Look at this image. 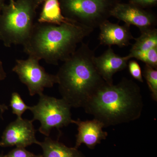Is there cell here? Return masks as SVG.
Wrapping results in <instances>:
<instances>
[{"label": "cell", "instance_id": "cell-1", "mask_svg": "<svg viewBox=\"0 0 157 157\" xmlns=\"http://www.w3.org/2000/svg\"><path fill=\"white\" fill-rule=\"evenodd\" d=\"M143 101L138 85L124 78L118 84L107 83L97 91L84 109L104 127L127 123L138 119Z\"/></svg>", "mask_w": 157, "mask_h": 157}, {"label": "cell", "instance_id": "cell-2", "mask_svg": "<svg viewBox=\"0 0 157 157\" xmlns=\"http://www.w3.org/2000/svg\"><path fill=\"white\" fill-rule=\"evenodd\" d=\"M94 30L72 21L61 25L35 23L23 45L24 51L29 57L58 65L69 59Z\"/></svg>", "mask_w": 157, "mask_h": 157}, {"label": "cell", "instance_id": "cell-3", "mask_svg": "<svg viewBox=\"0 0 157 157\" xmlns=\"http://www.w3.org/2000/svg\"><path fill=\"white\" fill-rule=\"evenodd\" d=\"M94 52L81 42L56 74L62 99L72 107L84 108L91 98L106 83L95 65Z\"/></svg>", "mask_w": 157, "mask_h": 157}, {"label": "cell", "instance_id": "cell-4", "mask_svg": "<svg viewBox=\"0 0 157 157\" xmlns=\"http://www.w3.org/2000/svg\"><path fill=\"white\" fill-rule=\"evenodd\" d=\"M35 2L17 0L4 6L0 13V40L7 47L23 45L33 28Z\"/></svg>", "mask_w": 157, "mask_h": 157}, {"label": "cell", "instance_id": "cell-5", "mask_svg": "<svg viewBox=\"0 0 157 157\" xmlns=\"http://www.w3.org/2000/svg\"><path fill=\"white\" fill-rule=\"evenodd\" d=\"M60 5L65 18L93 29L108 21L113 9L109 0H62Z\"/></svg>", "mask_w": 157, "mask_h": 157}, {"label": "cell", "instance_id": "cell-6", "mask_svg": "<svg viewBox=\"0 0 157 157\" xmlns=\"http://www.w3.org/2000/svg\"><path fill=\"white\" fill-rule=\"evenodd\" d=\"M39 102L30 107L33 118L32 121L41 123L39 131L42 135L49 137L51 131L59 129L72 124L71 107L63 99H57L44 94L39 95Z\"/></svg>", "mask_w": 157, "mask_h": 157}, {"label": "cell", "instance_id": "cell-7", "mask_svg": "<svg viewBox=\"0 0 157 157\" xmlns=\"http://www.w3.org/2000/svg\"><path fill=\"white\" fill-rule=\"evenodd\" d=\"M39 62L31 57L26 59H17L12 69L20 81L26 86L31 96L43 94L45 88L52 87L58 82L56 75L47 73Z\"/></svg>", "mask_w": 157, "mask_h": 157}, {"label": "cell", "instance_id": "cell-8", "mask_svg": "<svg viewBox=\"0 0 157 157\" xmlns=\"http://www.w3.org/2000/svg\"><path fill=\"white\" fill-rule=\"evenodd\" d=\"M32 120L17 118L10 123L3 132L0 146L2 147L16 146L25 147L32 144H39L36 137V130Z\"/></svg>", "mask_w": 157, "mask_h": 157}, {"label": "cell", "instance_id": "cell-9", "mask_svg": "<svg viewBox=\"0 0 157 157\" xmlns=\"http://www.w3.org/2000/svg\"><path fill=\"white\" fill-rule=\"evenodd\" d=\"M111 16L125 22V24L136 26L140 31L154 28L155 18L133 4L117 3L111 11Z\"/></svg>", "mask_w": 157, "mask_h": 157}, {"label": "cell", "instance_id": "cell-10", "mask_svg": "<svg viewBox=\"0 0 157 157\" xmlns=\"http://www.w3.org/2000/svg\"><path fill=\"white\" fill-rule=\"evenodd\" d=\"M130 59L128 56L122 57L116 54L111 46L109 47L103 54L95 57V65L97 71L107 84H113V75L124 70Z\"/></svg>", "mask_w": 157, "mask_h": 157}, {"label": "cell", "instance_id": "cell-11", "mask_svg": "<svg viewBox=\"0 0 157 157\" xmlns=\"http://www.w3.org/2000/svg\"><path fill=\"white\" fill-rule=\"evenodd\" d=\"M72 123L77 126L78 133L76 135V145L74 147L78 149L82 144L88 148L93 149L101 141L106 139L107 132L103 130L104 124L98 120L82 121L72 120Z\"/></svg>", "mask_w": 157, "mask_h": 157}, {"label": "cell", "instance_id": "cell-12", "mask_svg": "<svg viewBox=\"0 0 157 157\" xmlns=\"http://www.w3.org/2000/svg\"><path fill=\"white\" fill-rule=\"evenodd\" d=\"M99 28V39L101 45H108L109 47L116 45L123 47L130 45V41L135 39L130 31V26L127 24L120 25L107 21Z\"/></svg>", "mask_w": 157, "mask_h": 157}, {"label": "cell", "instance_id": "cell-13", "mask_svg": "<svg viewBox=\"0 0 157 157\" xmlns=\"http://www.w3.org/2000/svg\"><path fill=\"white\" fill-rule=\"evenodd\" d=\"M140 36L134 39L135 43L128 56L130 59L135 58L144 63L147 52L157 46V30L154 28L140 31Z\"/></svg>", "mask_w": 157, "mask_h": 157}, {"label": "cell", "instance_id": "cell-14", "mask_svg": "<svg viewBox=\"0 0 157 157\" xmlns=\"http://www.w3.org/2000/svg\"><path fill=\"white\" fill-rule=\"evenodd\" d=\"M38 145L42 147V157H84L78 149L68 147L48 137H45L43 142H39Z\"/></svg>", "mask_w": 157, "mask_h": 157}, {"label": "cell", "instance_id": "cell-15", "mask_svg": "<svg viewBox=\"0 0 157 157\" xmlns=\"http://www.w3.org/2000/svg\"><path fill=\"white\" fill-rule=\"evenodd\" d=\"M69 21L62 14L59 0H45L38 22L61 25Z\"/></svg>", "mask_w": 157, "mask_h": 157}, {"label": "cell", "instance_id": "cell-16", "mask_svg": "<svg viewBox=\"0 0 157 157\" xmlns=\"http://www.w3.org/2000/svg\"><path fill=\"white\" fill-rule=\"evenodd\" d=\"M146 79L149 89L151 93L152 98L157 101V69L145 64L142 73Z\"/></svg>", "mask_w": 157, "mask_h": 157}, {"label": "cell", "instance_id": "cell-17", "mask_svg": "<svg viewBox=\"0 0 157 157\" xmlns=\"http://www.w3.org/2000/svg\"><path fill=\"white\" fill-rule=\"evenodd\" d=\"M10 106L12 109V113L17 115V118L22 117L24 113L27 110H29L30 107L27 105L17 92L13 93L11 94Z\"/></svg>", "mask_w": 157, "mask_h": 157}, {"label": "cell", "instance_id": "cell-18", "mask_svg": "<svg viewBox=\"0 0 157 157\" xmlns=\"http://www.w3.org/2000/svg\"><path fill=\"white\" fill-rule=\"evenodd\" d=\"M4 157H42V155H36L29 151L25 147H16Z\"/></svg>", "mask_w": 157, "mask_h": 157}, {"label": "cell", "instance_id": "cell-19", "mask_svg": "<svg viewBox=\"0 0 157 157\" xmlns=\"http://www.w3.org/2000/svg\"><path fill=\"white\" fill-rule=\"evenodd\" d=\"M129 72L133 78L141 82H144L142 71L140 65L137 61L131 60L129 62Z\"/></svg>", "mask_w": 157, "mask_h": 157}, {"label": "cell", "instance_id": "cell-20", "mask_svg": "<svg viewBox=\"0 0 157 157\" xmlns=\"http://www.w3.org/2000/svg\"><path fill=\"white\" fill-rule=\"evenodd\" d=\"M144 63L152 67L157 68V46L151 48L147 52Z\"/></svg>", "mask_w": 157, "mask_h": 157}, {"label": "cell", "instance_id": "cell-21", "mask_svg": "<svg viewBox=\"0 0 157 157\" xmlns=\"http://www.w3.org/2000/svg\"><path fill=\"white\" fill-rule=\"evenodd\" d=\"M132 4L135 6H140L145 7L152 6L156 4L157 0H131Z\"/></svg>", "mask_w": 157, "mask_h": 157}, {"label": "cell", "instance_id": "cell-22", "mask_svg": "<svg viewBox=\"0 0 157 157\" xmlns=\"http://www.w3.org/2000/svg\"><path fill=\"white\" fill-rule=\"evenodd\" d=\"M6 77H7V74L4 70L2 62L0 59V81L4 80Z\"/></svg>", "mask_w": 157, "mask_h": 157}, {"label": "cell", "instance_id": "cell-23", "mask_svg": "<svg viewBox=\"0 0 157 157\" xmlns=\"http://www.w3.org/2000/svg\"><path fill=\"white\" fill-rule=\"evenodd\" d=\"M9 109V108L6 104H0V112L1 114L2 115L3 113H4L6 110Z\"/></svg>", "mask_w": 157, "mask_h": 157}, {"label": "cell", "instance_id": "cell-24", "mask_svg": "<svg viewBox=\"0 0 157 157\" xmlns=\"http://www.w3.org/2000/svg\"><path fill=\"white\" fill-rule=\"evenodd\" d=\"M4 6L3 5V0H0V13L4 8Z\"/></svg>", "mask_w": 157, "mask_h": 157}, {"label": "cell", "instance_id": "cell-25", "mask_svg": "<svg viewBox=\"0 0 157 157\" xmlns=\"http://www.w3.org/2000/svg\"><path fill=\"white\" fill-rule=\"evenodd\" d=\"M44 1H45V0H37V2H38V4H39V3L42 2Z\"/></svg>", "mask_w": 157, "mask_h": 157}, {"label": "cell", "instance_id": "cell-26", "mask_svg": "<svg viewBox=\"0 0 157 157\" xmlns=\"http://www.w3.org/2000/svg\"><path fill=\"white\" fill-rule=\"evenodd\" d=\"M10 4H11V5H13V4H14V0H10Z\"/></svg>", "mask_w": 157, "mask_h": 157}, {"label": "cell", "instance_id": "cell-27", "mask_svg": "<svg viewBox=\"0 0 157 157\" xmlns=\"http://www.w3.org/2000/svg\"><path fill=\"white\" fill-rule=\"evenodd\" d=\"M0 157H4V155L0 154Z\"/></svg>", "mask_w": 157, "mask_h": 157}]
</instances>
